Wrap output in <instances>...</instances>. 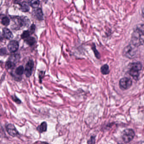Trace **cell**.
<instances>
[{
    "label": "cell",
    "mask_w": 144,
    "mask_h": 144,
    "mask_svg": "<svg viewBox=\"0 0 144 144\" xmlns=\"http://www.w3.org/2000/svg\"><path fill=\"white\" fill-rule=\"evenodd\" d=\"M131 43L137 48L144 44V24L136 27L131 35Z\"/></svg>",
    "instance_id": "cell-1"
},
{
    "label": "cell",
    "mask_w": 144,
    "mask_h": 144,
    "mask_svg": "<svg viewBox=\"0 0 144 144\" xmlns=\"http://www.w3.org/2000/svg\"><path fill=\"white\" fill-rule=\"evenodd\" d=\"M142 69V63L140 61L131 63L128 65V73L134 79L137 80L140 76Z\"/></svg>",
    "instance_id": "cell-2"
},
{
    "label": "cell",
    "mask_w": 144,
    "mask_h": 144,
    "mask_svg": "<svg viewBox=\"0 0 144 144\" xmlns=\"http://www.w3.org/2000/svg\"><path fill=\"white\" fill-rule=\"evenodd\" d=\"M137 53V47L131 44L125 47L123 52V55L129 59H132L135 57Z\"/></svg>",
    "instance_id": "cell-3"
},
{
    "label": "cell",
    "mask_w": 144,
    "mask_h": 144,
    "mask_svg": "<svg viewBox=\"0 0 144 144\" xmlns=\"http://www.w3.org/2000/svg\"><path fill=\"white\" fill-rule=\"evenodd\" d=\"M135 135V132L132 129L127 128L122 132V139L125 143H128L133 139Z\"/></svg>",
    "instance_id": "cell-4"
},
{
    "label": "cell",
    "mask_w": 144,
    "mask_h": 144,
    "mask_svg": "<svg viewBox=\"0 0 144 144\" xmlns=\"http://www.w3.org/2000/svg\"><path fill=\"white\" fill-rule=\"evenodd\" d=\"M119 85L121 89L127 90L130 88L132 85V81L128 78H123L119 81Z\"/></svg>",
    "instance_id": "cell-5"
},
{
    "label": "cell",
    "mask_w": 144,
    "mask_h": 144,
    "mask_svg": "<svg viewBox=\"0 0 144 144\" xmlns=\"http://www.w3.org/2000/svg\"><path fill=\"white\" fill-rule=\"evenodd\" d=\"M14 19L17 22L19 27H28L30 24V22L26 16H17Z\"/></svg>",
    "instance_id": "cell-6"
},
{
    "label": "cell",
    "mask_w": 144,
    "mask_h": 144,
    "mask_svg": "<svg viewBox=\"0 0 144 144\" xmlns=\"http://www.w3.org/2000/svg\"><path fill=\"white\" fill-rule=\"evenodd\" d=\"M34 65V62L32 60H29L26 64L24 70V73L27 77H29L32 75Z\"/></svg>",
    "instance_id": "cell-7"
},
{
    "label": "cell",
    "mask_w": 144,
    "mask_h": 144,
    "mask_svg": "<svg viewBox=\"0 0 144 144\" xmlns=\"http://www.w3.org/2000/svg\"><path fill=\"white\" fill-rule=\"evenodd\" d=\"M19 43L15 40H11L8 45V49L12 53L16 52L19 48Z\"/></svg>",
    "instance_id": "cell-8"
},
{
    "label": "cell",
    "mask_w": 144,
    "mask_h": 144,
    "mask_svg": "<svg viewBox=\"0 0 144 144\" xmlns=\"http://www.w3.org/2000/svg\"><path fill=\"white\" fill-rule=\"evenodd\" d=\"M6 129L9 135L12 137H16L18 135V131L13 124H8L7 126Z\"/></svg>",
    "instance_id": "cell-9"
},
{
    "label": "cell",
    "mask_w": 144,
    "mask_h": 144,
    "mask_svg": "<svg viewBox=\"0 0 144 144\" xmlns=\"http://www.w3.org/2000/svg\"><path fill=\"white\" fill-rule=\"evenodd\" d=\"M35 17L38 20L41 21L44 18V14L42 10L40 8H35L33 11Z\"/></svg>",
    "instance_id": "cell-10"
},
{
    "label": "cell",
    "mask_w": 144,
    "mask_h": 144,
    "mask_svg": "<svg viewBox=\"0 0 144 144\" xmlns=\"http://www.w3.org/2000/svg\"><path fill=\"white\" fill-rule=\"evenodd\" d=\"M3 33L4 37L7 39H11L14 37L13 34L11 31L7 28H3Z\"/></svg>",
    "instance_id": "cell-11"
},
{
    "label": "cell",
    "mask_w": 144,
    "mask_h": 144,
    "mask_svg": "<svg viewBox=\"0 0 144 144\" xmlns=\"http://www.w3.org/2000/svg\"><path fill=\"white\" fill-rule=\"evenodd\" d=\"M20 5V11H21L23 12H27L30 10V8L28 3L26 2H23L21 4H19Z\"/></svg>",
    "instance_id": "cell-12"
},
{
    "label": "cell",
    "mask_w": 144,
    "mask_h": 144,
    "mask_svg": "<svg viewBox=\"0 0 144 144\" xmlns=\"http://www.w3.org/2000/svg\"><path fill=\"white\" fill-rule=\"evenodd\" d=\"M100 70L101 73L103 75H106L110 73L109 66L107 64L103 65L102 66V67H101Z\"/></svg>",
    "instance_id": "cell-13"
},
{
    "label": "cell",
    "mask_w": 144,
    "mask_h": 144,
    "mask_svg": "<svg viewBox=\"0 0 144 144\" xmlns=\"http://www.w3.org/2000/svg\"><path fill=\"white\" fill-rule=\"evenodd\" d=\"M47 125L46 122H43L40 126L37 127L38 131L40 133L44 132L47 131Z\"/></svg>",
    "instance_id": "cell-14"
},
{
    "label": "cell",
    "mask_w": 144,
    "mask_h": 144,
    "mask_svg": "<svg viewBox=\"0 0 144 144\" xmlns=\"http://www.w3.org/2000/svg\"><path fill=\"white\" fill-rule=\"evenodd\" d=\"M29 5L34 9L37 8L40 5L39 0H30L28 3Z\"/></svg>",
    "instance_id": "cell-15"
},
{
    "label": "cell",
    "mask_w": 144,
    "mask_h": 144,
    "mask_svg": "<svg viewBox=\"0 0 144 144\" xmlns=\"http://www.w3.org/2000/svg\"><path fill=\"white\" fill-rule=\"evenodd\" d=\"M24 41L26 42L27 44L30 46L33 45L36 42L35 38L33 37H30V36H29L28 38L25 39Z\"/></svg>",
    "instance_id": "cell-16"
},
{
    "label": "cell",
    "mask_w": 144,
    "mask_h": 144,
    "mask_svg": "<svg viewBox=\"0 0 144 144\" xmlns=\"http://www.w3.org/2000/svg\"><path fill=\"white\" fill-rule=\"evenodd\" d=\"M24 67L22 66H20L16 69L15 73L17 75H21L24 73Z\"/></svg>",
    "instance_id": "cell-17"
},
{
    "label": "cell",
    "mask_w": 144,
    "mask_h": 144,
    "mask_svg": "<svg viewBox=\"0 0 144 144\" xmlns=\"http://www.w3.org/2000/svg\"><path fill=\"white\" fill-rule=\"evenodd\" d=\"M10 19L7 17H4L2 19L1 24L5 26H8L10 24Z\"/></svg>",
    "instance_id": "cell-18"
},
{
    "label": "cell",
    "mask_w": 144,
    "mask_h": 144,
    "mask_svg": "<svg viewBox=\"0 0 144 144\" xmlns=\"http://www.w3.org/2000/svg\"><path fill=\"white\" fill-rule=\"evenodd\" d=\"M92 49L93 51L94 55L95 56L96 58L98 59H100V53L98 52V51L96 49V47L95 45H93V46L92 47Z\"/></svg>",
    "instance_id": "cell-19"
},
{
    "label": "cell",
    "mask_w": 144,
    "mask_h": 144,
    "mask_svg": "<svg viewBox=\"0 0 144 144\" xmlns=\"http://www.w3.org/2000/svg\"><path fill=\"white\" fill-rule=\"evenodd\" d=\"M30 33L29 31L25 30L22 33L21 36L22 38L25 39L26 38L29 37L30 36Z\"/></svg>",
    "instance_id": "cell-20"
},
{
    "label": "cell",
    "mask_w": 144,
    "mask_h": 144,
    "mask_svg": "<svg viewBox=\"0 0 144 144\" xmlns=\"http://www.w3.org/2000/svg\"><path fill=\"white\" fill-rule=\"evenodd\" d=\"M15 66V64L12 61H8L6 64V67L7 69H12Z\"/></svg>",
    "instance_id": "cell-21"
},
{
    "label": "cell",
    "mask_w": 144,
    "mask_h": 144,
    "mask_svg": "<svg viewBox=\"0 0 144 144\" xmlns=\"http://www.w3.org/2000/svg\"><path fill=\"white\" fill-rule=\"evenodd\" d=\"M35 30V24H32L31 25L30 27V30L29 31H30V34L34 33Z\"/></svg>",
    "instance_id": "cell-22"
},
{
    "label": "cell",
    "mask_w": 144,
    "mask_h": 144,
    "mask_svg": "<svg viewBox=\"0 0 144 144\" xmlns=\"http://www.w3.org/2000/svg\"><path fill=\"white\" fill-rule=\"evenodd\" d=\"M95 137L92 136L90 138L89 140L88 141V144H95Z\"/></svg>",
    "instance_id": "cell-23"
},
{
    "label": "cell",
    "mask_w": 144,
    "mask_h": 144,
    "mask_svg": "<svg viewBox=\"0 0 144 144\" xmlns=\"http://www.w3.org/2000/svg\"><path fill=\"white\" fill-rule=\"evenodd\" d=\"M45 72L41 71L40 72L39 74V77L40 82V83H42V79L44 76Z\"/></svg>",
    "instance_id": "cell-24"
},
{
    "label": "cell",
    "mask_w": 144,
    "mask_h": 144,
    "mask_svg": "<svg viewBox=\"0 0 144 144\" xmlns=\"http://www.w3.org/2000/svg\"><path fill=\"white\" fill-rule=\"evenodd\" d=\"M7 51L5 48H2L0 50V55H3L6 54Z\"/></svg>",
    "instance_id": "cell-25"
},
{
    "label": "cell",
    "mask_w": 144,
    "mask_h": 144,
    "mask_svg": "<svg viewBox=\"0 0 144 144\" xmlns=\"http://www.w3.org/2000/svg\"><path fill=\"white\" fill-rule=\"evenodd\" d=\"M13 100H14V101H15L16 103H18V104H20V103H21V101H20L19 99L17 98V97H16V96H15V98H13Z\"/></svg>",
    "instance_id": "cell-26"
},
{
    "label": "cell",
    "mask_w": 144,
    "mask_h": 144,
    "mask_svg": "<svg viewBox=\"0 0 144 144\" xmlns=\"http://www.w3.org/2000/svg\"><path fill=\"white\" fill-rule=\"evenodd\" d=\"M4 38V37L3 36V33H2L1 32H0V40H3Z\"/></svg>",
    "instance_id": "cell-27"
},
{
    "label": "cell",
    "mask_w": 144,
    "mask_h": 144,
    "mask_svg": "<svg viewBox=\"0 0 144 144\" xmlns=\"http://www.w3.org/2000/svg\"><path fill=\"white\" fill-rule=\"evenodd\" d=\"M142 17H143V18L144 19V6L143 7V8H142Z\"/></svg>",
    "instance_id": "cell-28"
},
{
    "label": "cell",
    "mask_w": 144,
    "mask_h": 144,
    "mask_svg": "<svg viewBox=\"0 0 144 144\" xmlns=\"http://www.w3.org/2000/svg\"><path fill=\"white\" fill-rule=\"evenodd\" d=\"M41 144H49L48 143H46V142H42Z\"/></svg>",
    "instance_id": "cell-29"
},
{
    "label": "cell",
    "mask_w": 144,
    "mask_h": 144,
    "mask_svg": "<svg viewBox=\"0 0 144 144\" xmlns=\"http://www.w3.org/2000/svg\"><path fill=\"white\" fill-rule=\"evenodd\" d=\"M141 144H144V142H142Z\"/></svg>",
    "instance_id": "cell-30"
},
{
    "label": "cell",
    "mask_w": 144,
    "mask_h": 144,
    "mask_svg": "<svg viewBox=\"0 0 144 144\" xmlns=\"http://www.w3.org/2000/svg\"><path fill=\"white\" fill-rule=\"evenodd\" d=\"M121 144V143H120V144Z\"/></svg>",
    "instance_id": "cell-31"
}]
</instances>
